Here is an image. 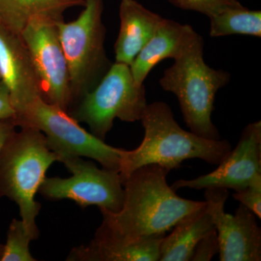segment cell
Listing matches in <instances>:
<instances>
[{
	"mask_svg": "<svg viewBox=\"0 0 261 261\" xmlns=\"http://www.w3.org/2000/svg\"><path fill=\"white\" fill-rule=\"evenodd\" d=\"M17 127H32L45 136L58 161L75 157L97 161L102 168L120 171L125 149L108 145L80 126L66 111L39 97L15 113Z\"/></svg>",
	"mask_w": 261,
	"mask_h": 261,
	"instance_id": "8992f818",
	"label": "cell"
},
{
	"mask_svg": "<svg viewBox=\"0 0 261 261\" xmlns=\"http://www.w3.org/2000/svg\"><path fill=\"white\" fill-rule=\"evenodd\" d=\"M85 0H0V25L20 35L32 19L47 17L63 20V13Z\"/></svg>",
	"mask_w": 261,
	"mask_h": 261,
	"instance_id": "e0dca14e",
	"label": "cell"
},
{
	"mask_svg": "<svg viewBox=\"0 0 261 261\" xmlns=\"http://www.w3.org/2000/svg\"><path fill=\"white\" fill-rule=\"evenodd\" d=\"M6 141L0 152V197L18 205L21 221L33 240L39 238L36 219L41 204L35 195L58 155L48 147L42 132L23 127Z\"/></svg>",
	"mask_w": 261,
	"mask_h": 261,
	"instance_id": "277c9868",
	"label": "cell"
},
{
	"mask_svg": "<svg viewBox=\"0 0 261 261\" xmlns=\"http://www.w3.org/2000/svg\"><path fill=\"white\" fill-rule=\"evenodd\" d=\"M233 198L261 219V181L255 182L243 190L235 192Z\"/></svg>",
	"mask_w": 261,
	"mask_h": 261,
	"instance_id": "44dd1931",
	"label": "cell"
},
{
	"mask_svg": "<svg viewBox=\"0 0 261 261\" xmlns=\"http://www.w3.org/2000/svg\"><path fill=\"white\" fill-rule=\"evenodd\" d=\"M261 181V122L247 125L238 145L212 172L193 179H180L173 184L174 191L189 188L200 190L210 188L243 190Z\"/></svg>",
	"mask_w": 261,
	"mask_h": 261,
	"instance_id": "8fae6325",
	"label": "cell"
},
{
	"mask_svg": "<svg viewBox=\"0 0 261 261\" xmlns=\"http://www.w3.org/2000/svg\"><path fill=\"white\" fill-rule=\"evenodd\" d=\"M84 7L73 21L56 23L69 69V110L95 88L113 65L105 49L103 0H85Z\"/></svg>",
	"mask_w": 261,
	"mask_h": 261,
	"instance_id": "5b68a950",
	"label": "cell"
},
{
	"mask_svg": "<svg viewBox=\"0 0 261 261\" xmlns=\"http://www.w3.org/2000/svg\"><path fill=\"white\" fill-rule=\"evenodd\" d=\"M183 10H193L207 15L208 18L231 7L242 5L238 0H168Z\"/></svg>",
	"mask_w": 261,
	"mask_h": 261,
	"instance_id": "ffe728a7",
	"label": "cell"
},
{
	"mask_svg": "<svg viewBox=\"0 0 261 261\" xmlns=\"http://www.w3.org/2000/svg\"><path fill=\"white\" fill-rule=\"evenodd\" d=\"M3 251H4V245L0 244V261H1L2 257H3Z\"/></svg>",
	"mask_w": 261,
	"mask_h": 261,
	"instance_id": "d4e9b609",
	"label": "cell"
},
{
	"mask_svg": "<svg viewBox=\"0 0 261 261\" xmlns=\"http://www.w3.org/2000/svg\"><path fill=\"white\" fill-rule=\"evenodd\" d=\"M17 128L14 118L4 120L0 121V152L4 146L5 142L8 140ZM1 198V197H0Z\"/></svg>",
	"mask_w": 261,
	"mask_h": 261,
	"instance_id": "cb8c5ba5",
	"label": "cell"
},
{
	"mask_svg": "<svg viewBox=\"0 0 261 261\" xmlns=\"http://www.w3.org/2000/svg\"><path fill=\"white\" fill-rule=\"evenodd\" d=\"M196 34L190 25L163 18L153 36L130 65L136 84L143 85L149 72L160 62L179 56Z\"/></svg>",
	"mask_w": 261,
	"mask_h": 261,
	"instance_id": "5bb4252c",
	"label": "cell"
},
{
	"mask_svg": "<svg viewBox=\"0 0 261 261\" xmlns=\"http://www.w3.org/2000/svg\"><path fill=\"white\" fill-rule=\"evenodd\" d=\"M15 116V111L12 104L9 90L0 80V121L14 118Z\"/></svg>",
	"mask_w": 261,
	"mask_h": 261,
	"instance_id": "603a6c76",
	"label": "cell"
},
{
	"mask_svg": "<svg viewBox=\"0 0 261 261\" xmlns=\"http://www.w3.org/2000/svg\"><path fill=\"white\" fill-rule=\"evenodd\" d=\"M226 189L205 190L206 207L212 217L219 243L221 261L261 260V230L257 216L242 204L234 215L225 212Z\"/></svg>",
	"mask_w": 261,
	"mask_h": 261,
	"instance_id": "30bf717a",
	"label": "cell"
},
{
	"mask_svg": "<svg viewBox=\"0 0 261 261\" xmlns=\"http://www.w3.org/2000/svg\"><path fill=\"white\" fill-rule=\"evenodd\" d=\"M145 86L136 84L129 65L115 62L93 90L68 113L88 125L90 133L104 141L116 118L140 121L147 107Z\"/></svg>",
	"mask_w": 261,
	"mask_h": 261,
	"instance_id": "52a82bcc",
	"label": "cell"
},
{
	"mask_svg": "<svg viewBox=\"0 0 261 261\" xmlns=\"http://www.w3.org/2000/svg\"><path fill=\"white\" fill-rule=\"evenodd\" d=\"M0 80L8 87L15 113L41 97L30 55L19 34L0 25Z\"/></svg>",
	"mask_w": 261,
	"mask_h": 261,
	"instance_id": "7c38bea8",
	"label": "cell"
},
{
	"mask_svg": "<svg viewBox=\"0 0 261 261\" xmlns=\"http://www.w3.org/2000/svg\"><path fill=\"white\" fill-rule=\"evenodd\" d=\"M71 173L69 178H44L39 192L48 200H70L82 209L96 205L100 209L118 212L123 205V182L120 173L103 168L81 157L62 162Z\"/></svg>",
	"mask_w": 261,
	"mask_h": 261,
	"instance_id": "ba28073f",
	"label": "cell"
},
{
	"mask_svg": "<svg viewBox=\"0 0 261 261\" xmlns=\"http://www.w3.org/2000/svg\"><path fill=\"white\" fill-rule=\"evenodd\" d=\"M205 205L187 214L165 236L160 246V261H190L197 243L215 229Z\"/></svg>",
	"mask_w": 261,
	"mask_h": 261,
	"instance_id": "2e32d148",
	"label": "cell"
},
{
	"mask_svg": "<svg viewBox=\"0 0 261 261\" xmlns=\"http://www.w3.org/2000/svg\"><path fill=\"white\" fill-rule=\"evenodd\" d=\"M211 37L232 34L261 37V12L250 10L243 5L226 8L211 17Z\"/></svg>",
	"mask_w": 261,
	"mask_h": 261,
	"instance_id": "ac0fdd59",
	"label": "cell"
},
{
	"mask_svg": "<svg viewBox=\"0 0 261 261\" xmlns=\"http://www.w3.org/2000/svg\"><path fill=\"white\" fill-rule=\"evenodd\" d=\"M219 252V238L216 228L203 237L195 249L191 260L209 261Z\"/></svg>",
	"mask_w": 261,
	"mask_h": 261,
	"instance_id": "7402d4cb",
	"label": "cell"
},
{
	"mask_svg": "<svg viewBox=\"0 0 261 261\" xmlns=\"http://www.w3.org/2000/svg\"><path fill=\"white\" fill-rule=\"evenodd\" d=\"M32 240L23 221L12 220L1 261H36L29 250V243Z\"/></svg>",
	"mask_w": 261,
	"mask_h": 261,
	"instance_id": "d6986e66",
	"label": "cell"
},
{
	"mask_svg": "<svg viewBox=\"0 0 261 261\" xmlns=\"http://www.w3.org/2000/svg\"><path fill=\"white\" fill-rule=\"evenodd\" d=\"M169 171L157 164L137 168L123 181V205L118 212L100 209L101 226L128 241L166 236L187 214L205 201L182 198L168 185Z\"/></svg>",
	"mask_w": 261,
	"mask_h": 261,
	"instance_id": "6da1fadb",
	"label": "cell"
},
{
	"mask_svg": "<svg viewBox=\"0 0 261 261\" xmlns=\"http://www.w3.org/2000/svg\"><path fill=\"white\" fill-rule=\"evenodd\" d=\"M119 17L121 25L114 46L116 62L130 66L163 18L136 0H121Z\"/></svg>",
	"mask_w": 261,
	"mask_h": 261,
	"instance_id": "9a60e30c",
	"label": "cell"
},
{
	"mask_svg": "<svg viewBox=\"0 0 261 261\" xmlns=\"http://www.w3.org/2000/svg\"><path fill=\"white\" fill-rule=\"evenodd\" d=\"M57 21L47 17L32 19L20 34L41 87V98L68 113L71 102L68 62Z\"/></svg>",
	"mask_w": 261,
	"mask_h": 261,
	"instance_id": "9c48e42d",
	"label": "cell"
},
{
	"mask_svg": "<svg viewBox=\"0 0 261 261\" xmlns=\"http://www.w3.org/2000/svg\"><path fill=\"white\" fill-rule=\"evenodd\" d=\"M204 41L198 34L189 43L174 63L164 70L160 85L177 97L182 116L190 132L208 140H221L212 121L218 91L230 82L227 71L216 70L205 63Z\"/></svg>",
	"mask_w": 261,
	"mask_h": 261,
	"instance_id": "3957f363",
	"label": "cell"
},
{
	"mask_svg": "<svg viewBox=\"0 0 261 261\" xmlns=\"http://www.w3.org/2000/svg\"><path fill=\"white\" fill-rule=\"evenodd\" d=\"M165 236L128 241L114 236L99 226L87 245L74 247L68 261H158L160 246Z\"/></svg>",
	"mask_w": 261,
	"mask_h": 261,
	"instance_id": "4fadbf2b",
	"label": "cell"
},
{
	"mask_svg": "<svg viewBox=\"0 0 261 261\" xmlns=\"http://www.w3.org/2000/svg\"><path fill=\"white\" fill-rule=\"evenodd\" d=\"M140 121L145 128V137L135 149H125L119 171L122 182L136 169L146 165H159L169 172L190 159H200L218 166L231 150L227 140H208L184 130L175 120L171 108L164 102L147 104Z\"/></svg>",
	"mask_w": 261,
	"mask_h": 261,
	"instance_id": "7a4b0ae2",
	"label": "cell"
}]
</instances>
